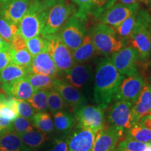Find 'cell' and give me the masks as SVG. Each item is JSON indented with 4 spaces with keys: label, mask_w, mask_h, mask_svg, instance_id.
<instances>
[{
    "label": "cell",
    "mask_w": 151,
    "mask_h": 151,
    "mask_svg": "<svg viewBox=\"0 0 151 151\" xmlns=\"http://www.w3.org/2000/svg\"><path fill=\"white\" fill-rule=\"evenodd\" d=\"M41 2L44 4L46 6H48V8L51 7L54 4H55L58 0H40Z\"/></svg>",
    "instance_id": "obj_44"
},
{
    "label": "cell",
    "mask_w": 151,
    "mask_h": 151,
    "mask_svg": "<svg viewBox=\"0 0 151 151\" xmlns=\"http://www.w3.org/2000/svg\"><path fill=\"white\" fill-rule=\"evenodd\" d=\"M132 113L136 123L143 116L151 115V89L145 81L139 97L132 106Z\"/></svg>",
    "instance_id": "obj_20"
},
{
    "label": "cell",
    "mask_w": 151,
    "mask_h": 151,
    "mask_svg": "<svg viewBox=\"0 0 151 151\" xmlns=\"http://www.w3.org/2000/svg\"><path fill=\"white\" fill-rule=\"evenodd\" d=\"M151 143H143L126 138L117 145L116 151H145Z\"/></svg>",
    "instance_id": "obj_36"
},
{
    "label": "cell",
    "mask_w": 151,
    "mask_h": 151,
    "mask_svg": "<svg viewBox=\"0 0 151 151\" xmlns=\"http://www.w3.org/2000/svg\"><path fill=\"white\" fill-rule=\"evenodd\" d=\"M149 36H150V42H151V22L150 24V27H149Z\"/></svg>",
    "instance_id": "obj_46"
},
{
    "label": "cell",
    "mask_w": 151,
    "mask_h": 151,
    "mask_svg": "<svg viewBox=\"0 0 151 151\" xmlns=\"http://www.w3.org/2000/svg\"><path fill=\"white\" fill-rule=\"evenodd\" d=\"M126 138L143 143H151V130L137 123L127 132Z\"/></svg>",
    "instance_id": "obj_30"
},
{
    "label": "cell",
    "mask_w": 151,
    "mask_h": 151,
    "mask_svg": "<svg viewBox=\"0 0 151 151\" xmlns=\"http://www.w3.org/2000/svg\"><path fill=\"white\" fill-rule=\"evenodd\" d=\"M35 129L33 127L31 121L27 118H24L23 117L18 116L13 121L12 127H11V131L12 132H15L17 134L20 135L24 132L30 131Z\"/></svg>",
    "instance_id": "obj_39"
},
{
    "label": "cell",
    "mask_w": 151,
    "mask_h": 151,
    "mask_svg": "<svg viewBox=\"0 0 151 151\" xmlns=\"http://www.w3.org/2000/svg\"><path fill=\"white\" fill-rule=\"evenodd\" d=\"M97 132L76 125L69 134L68 151H92Z\"/></svg>",
    "instance_id": "obj_12"
},
{
    "label": "cell",
    "mask_w": 151,
    "mask_h": 151,
    "mask_svg": "<svg viewBox=\"0 0 151 151\" xmlns=\"http://www.w3.org/2000/svg\"><path fill=\"white\" fill-rule=\"evenodd\" d=\"M137 13L132 14L124 20L121 24L116 27V31L122 40L124 41L129 40L131 37L134 27Z\"/></svg>",
    "instance_id": "obj_32"
},
{
    "label": "cell",
    "mask_w": 151,
    "mask_h": 151,
    "mask_svg": "<svg viewBox=\"0 0 151 151\" xmlns=\"http://www.w3.org/2000/svg\"><path fill=\"white\" fill-rule=\"evenodd\" d=\"M111 59L118 72L125 77L139 73L137 67L139 54L133 47L124 46L111 55Z\"/></svg>",
    "instance_id": "obj_10"
},
{
    "label": "cell",
    "mask_w": 151,
    "mask_h": 151,
    "mask_svg": "<svg viewBox=\"0 0 151 151\" xmlns=\"http://www.w3.org/2000/svg\"><path fill=\"white\" fill-rule=\"evenodd\" d=\"M32 59L33 57L27 48L18 50L12 49V63L28 69L31 65Z\"/></svg>",
    "instance_id": "obj_37"
},
{
    "label": "cell",
    "mask_w": 151,
    "mask_h": 151,
    "mask_svg": "<svg viewBox=\"0 0 151 151\" xmlns=\"http://www.w3.org/2000/svg\"><path fill=\"white\" fill-rule=\"evenodd\" d=\"M144 83V79L139 73L124 77L119 86L115 99L134 103L139 97Z\"/></svg>",
    "instance_id": "obj_13"
},
{
    "label": "cell",
    "mask_w": 151,
    "mask_h": 151,
    "mask_svg": "<svg viewBox=\"0 0 151 151\" xmlns=\"http://www.w3.org/2000/svg\"><path fill=\"white\" fill-rule=\"evenodd\" d=\"M143 1V0H120V3L124 4H133L139 3V1Z\"/></svg>",
    "instance_id": "obj_45"
},
{
    "label": "cell",
    "mask_w": 151,
    "mask_h": 151,
    "mask_svg": "<svg viewBox=\"0 0 151 151\" xmlns=\"http://www.w3.org/2000/svg\"><path fill=\"white\" fill-rule=\"evenodd\" d=\"M48 41L47 51L53 60L60 73H64L74 65L72 51L62 41L58 34L46 38Z\"/></svg>",
    "instance_id": "obj_7"
},
{
    "label": "cell",
    "mask_w": 151,
    "mask_h": 151,
    "mask_svg": "<svg viewBox=\"0 0 151 151\" xmlns=\"http://www.w3.org/2000/svg\"><path fill=\"white\" fill-rule=\"evenodd\" d=\"M143 127L151 130V115L143 116L137 122Z\"/></svg>",
    "instance_id": "obj_42"
},
{
    "label": "cell",
    "mask_w": 151,
    "mask_h": 151,
    "mask_svg": "<svg viewBox=\"0 0 151 151\" xmlns=\"http://www.w3.org/2000/svg\"><path fill=\"white\" fill-rule=\"evenodd\" d=\"M33 127L45 133H53L55 127L51 115L47 111H37L30 120Z\"/></svg>",
    "instance_id": "obj_26"
},
{
    "label": "cell",
    "mask_w": 151,
    "mask_h": 151,
    "mask_svg": "<svg viewBox=\"0 0 151 151\" xmlns=\"http://www.w3.org/2000/svg\"><path fill=\"white\" fill-rule=\"evenodd\" d=\"M55 130L58 134L69 133L74 129L77 122L73 113L62 110L52 115Z\"/></svg>",
    "instance_id": "obj_24"
},
{
    "label": "cell",
    "mask_w": 151,
    "mask_h": 151,
    "mask_svg": "<svg viewBox=\"0 0 151 151\" xmlns=\"http://www.w3.org/2000/svg\"><path fill=\"white\" fill-rule=\"evenodd\" d=\"M149 85H150V89H151V83H149Z\"/></svg>",
    "instance_id": "obj_49"
},
{
    "label": "cell",
    "mask_w": 151,
    "mask_h": 151,
    "mask_svg": "<svg viewBox=\"0 0 151 151\" xmlns=\"http://www.w3.org/2000/svg\"><path fill=\"white\" fill-rule=\"evenodd\" d=\"M67 106V105L60 94L54 88L48 90V108L52 115L60 111L65 110Z\"/></svg>",
    "instance_id": "obj_33"
},
{
    "label": "cell",
    "mask_w": 151,
    "mask_h": 151,
    "mask_svg": "<svg viewBox=\"0 0 151 151\" xmlns=\"http://www.w3.org/2000/svg\"><path fill=\"white\" fill-rule=\"evenodd\" d=\"M115 151H116V150H115Z\"/></svg>",
    "instance_id": "obj_50"
},
{
    "label": "cell",
    "mask_w": 151,
    "mask_h": 151,
    "mask_svg": "<svg viewBox=\"0 0 151 151\" xmlns=\"http://www.w3.org/2000/svg\"><path fill=\"white\" fill-rule=\"evenodd\" d=\"M98 54H99V52L94 46L89 33L85 35L81 44L72 51L75 63H85L90 61Z\"/></svg>",
    "instance_id": "obj_23"
},
{
    "label": "cell",
    "mask_w": 151,
    "mask_h": 151,
    "mask_svg": "<svg viewBox=\"0 0 151 151\" xmlns=\"http://www.w3.org/2000/svg\"><path fill=\"white\" fill-rule=\"evenodd\" d=\"M15 102L18 116L31 120L34 115L37 112L32 106L26 100L19 99L16 98H15Z\"/></svg>",
    "instance_id": "obj_38"
},
{
    "label": "cell",
    "mask_w": 151,
    "mask_h": 151,
    "mask_svg": "<svg viewBox=\"0 0 151 151\" xmlns=\"http://www.w3.org/2000/svg\"><path fill=\"white\" fill-rule=\"evenodd\" d=\"M124 77L117 70L111 58L100 60L94 77V102L104 109H106L115 99Z\"/></svg>",
    "instance_id": "obj_1"
},
{
    "label": "cell",
    "mask_w": 151,
    "mask_h": 151,
    "mask_svg": "<svg viewBox=\"0 0 151 151\" xmlns=\"http://www.w3.org/2000/svg\"><path fill=\"white\" fill-rule=\"evenodd\" d=\"M49 90H35L32 97L27 101L36 111H47L48 108V94Z\"/></svg>",
    "instance_id": "obj_29"
},
{
    "label": "cell",
    "mask_w": 151,
    "mask_h": 151,
    "mask_svg": "<svg viewBox=\"0 0 151 151\" xmlns=\"http://www.w3.org/2000/svg\"><path fill=\"white\" fill-rule=\"evenodd\" d=\"M19 136L22 142L32 151H39L44 149L50 140L49 134L45 133L35 128Z\"/></svg>",
    "instance_id": "obj_22"
},
{
    "label": "cell",
    "mask_w": 151,
    "mask_h": 151,
    "mask_svg": "<svg viewBox=\"0 0 151 151\" xmlns=\"http://www.w3.org/2000/svg\"><path fill=\"white\" fill-rule=\"evenodd\" d=\"M30 0H6L0 6V14L12 23L18 24L27 12Z\"/></svg>",
    "instance_id": "obj_17"
},
{
    "label": "cell",
    "mask_w": 151,
    "mask_h": 151,
    "mask_svg": "<svg viewBox=\"0 0 151 151\" xmlns=\"http://www.w3.org/2000/svg\"><path fill=\"white\" fill-rule=\"evenodd\" d=\"M0 88L9 97L26 101L32 97L35 91L26 77L11 82L4 83L0 85Z\"/></svg>",
    "instance_id": "obj_16"
},
{
    "label": "cell",
    "mask_w": 151,
    "mask_h": 151,
    "mask_svg": "<svg viewBox=\"0 0 151 151\" xmlns=\"http://www.w3.org/2000/svg\"><path fill=\"white\" fill-rule=\"evenodd\" d=\"M76 125L97 132L104 127V109L99 106L83 105L73 109Z\"/></svg>",
    "instance_id": "obj_8"
},
{
    "label": "cell",
    "mask_w": 151,
    "mask_h": 151,
    "mask_svg": "<svg viewBox=\"0 0 151 151\" xmlns=\"http://www.w3.org/2000/svg\"><path fill=\"white\" fill-rule=\"evenodd\" d=\"M48 9L40 0H30L27 12L18 24L19 34L25 40L41 35Z\"/></svg>",
    "instance_id": "obj_2"
},
{
    "label": "cell",
    "mask_w": 151,
    "mask_h": 151,
    "mask_svg": "<svg viewBox=\"0 0 151 151\" xmlns=\"http://www.w3.org/2000/svg\"><path fill=\"white\" fill-rule=\"evenodd\" d=\"M28 73L27 68L11 63L0 72V84L24 78Z\"/></svg>",
    "instance_id": "obj_27"
},
{
    "label": "cell",
    "mask_w": 151,
    "mask_h": 151,
    "mask_svg": "<svg viewBox=\"0 0 151 151\" xmlns=\"http://www.w3.org/2000/svg\"><path fill=\"white\" fill-rule=\"evenodd\" d=\"M90 35L99 54L108 56L118 52L125 45L116 29L110 25L99 23L92 27Z\"/></svg>",
    "instance_id": "obj_4"
},
{
    "label": "cell",
    "mask_w": 151,
    "mask_h": 151,
    "mask_svg": "<svg viewBox=\"0 0 151 151\" xmlns=\"http://www.w3.org/2000/svg\"><path fill=\"white\" fill-rule=\"evenodd\" d=\"M56 77L44 74L28 73L26 76L29 83L35 90H50L53 88Z\"/></svg>",
    "instance_id": "obj_28"
},
{
    "label": "cell",
    "mask_w": 151,
    "mask_h": 151,
    "mask_svg": "<svg viewBox=\"0 0 151 151\" xmlns=\"http://www.w3.org/2000/svg\"><path fill=\"white\" fill-rule=\"evenodd\" d=\"M10 43L11 48L14 50H18L27 48L26 47V40L20 34H18L13 39V40L11 41Z\"/></svg>",
    "instance_id": "obj_41"
},
{
    "label": "cell",
    "mask_w": 151,
    "mask_h": 151,
    "mask_svg": "<svg viewBox=\"0 0 151 151\" xmlns=\"http://www.w3.org/2000/svg\"><path fill=\"white\" fill-rule=\"evenodd\" d=\"M139 8V3L133 4H124L122 3H118L116 4H113L105 9L97 18H99L101 23L116 27L128 17L137 13Z\"/></svg>",
    "instance_id": "obj_11"
},
{
    "label": "cell",
    "mask_w": 151,
    "mask_h": 151,
    "mask_svg": "<svg viewBox=\"0 0 151 151\" xmlns=\"http://www.w3.org/2000/svg\"><path fill=\"white\" fill-rule=\"evenodd\" d=\"M124 133L114 126L100 130L96 134L92 151H115L119 139Z\"/></svg>",
    "instance_id": "obj_15"
},
{
    "label": "cell",
    "mask_w": 151,
    "mask_h": 151,
    "mask_svg": "<svg viewBox=\"0 0 151 151\" xmlns=\"http://www.w3.org/2000/svg\"><path fill=\"white\" fill-rule=\"evenodd\" d=\"M12 63V49H3L0 50V72L9 65Z\"/></svg>",
    "instance_id": "obj_40"
},
{
    "label": "cell",
    "mask_w": 151,
    "mask_h": 151,
    "mask_svg": "<svg viewBox=\"0 0 151 151\" xmlns=\"http://www.w3.org/2000/svg\"><path fill=\"white\" fill-rule=\"evenodd\" d=\"M151 16L146 9L138 11L133 32L128 40L132 47L136 49L141 61H147L151 55V42L149 27Z\"/></svg>",
    "instance_id": "obj_3"
},
{
    "label": "cell",
    "mask_w": 151,
    "mask_h": 151,
    "mask_svg": "<svg viewBox=\"0 0 151 151\" xmlns=\"http://www.w3.org/2000/svg\"><path fill=\"white\" fill-rule=\"evenodd\" d=\"M11 48V43L7 42L6 41L4 40L1 36L0 35V50L3 49H7Z\"/></svg>",
    "instance_id": "obj_43"
},
{
    "label": "cell",
    "mask_w": 151,
    "mask_h": 151,
    "mask_svg": "<svg viewBox=\"0 0 151 151\" xmlns=\"http://www.w3.org/2000/svg\"><path fill=\"white\" fill-rule=\"evenodd\" d=\"M6 0H0V6H1L2 4H4Z\"/></svg>",
    "instance_id": "obj_47"
},
{
    "label": "cell",
    "mask_w": 151,
    "mask_h": 151,
    "mask_svg": "<svg viewBox=\"0 0 151 151\" xmlns=\"http://www.w3.org/2000/svg\"><path fill=\"white\" fill-rule=\"evenodd\" d=\"M53 88L60 94L67 106L71 107L73 109L86 105L87 103L86 98L82 92L65 80L56 77Z\"/></svg>",
    "instance_id": "obj_14"
},
{
    "label": "cell",
    "mask_w": 151,
    "mask_h": 151,
    "mask_svg": "<svg viewBox=\"0 0 151 151\" xmlns=\"http://www.w3.org/2000/svg\"><path fill=\"white\" fill-rule=\"evenodd\" d=\"M69 133L59 134V135L50 140L45 151H68V139Z\"/></svg>",
    "instance_id": "obj_35"
},
{
    "label": "cell",
    "mask_w": 151,
    "mask_h": 151,
    "mask_svg": "<svg viewBox=\"0 0 151 151\" xmlns=\"http://www.w3.org/2000/svg\"><path fill=\"white\" fill-rule=\"evenodd\" d=\"M91 67L83 63H75L71 69L64 72V76L69 83L77 89H81L89 80Z\"/></svg>",
    "instance_id": "obj_19"
},
{
    "label": "cell",
    "mask_w": 151,
    "mask_h": 151,
    "mask_svg": "<svg viewBox=\"0 0 151 151\" xmlns=\"http://www.w3.org/2000/svg\"><path fill=\"white\" fill-rule=\"evenodd\" d=\"M74 10L75 9L67 0H58L48 10L46 22L41 35L46 39L58 34L69 17L75 13Z\"/></svg>",
    "instance_id": "obj_5"
},
{
    "label": "cell",
    "mask_w": 151,
    "mask_h": 151,
    "mask_svg": "<svg viewBox=\"0 0 151 151\" xmlns=\"http://www.w3.org/2000/svg\"><path fill=\"white\" fill-rule=\"evenodd\" d=\"M3 134H4V132H3L2 131H1V129H0V136H1V135H2Z\"/></svg>",
    "instance_id": "obj_48"
},
{
    "label": "cell",
    "mask_w": 151,
    "mask_h": 151,
    "mask_svg": "<svg viewBox=\"0 0 151 151\" xmlns=\"http://www.w3.org/2000/svg\"><path fill=\"white\" fill-rule=\"evenodd\" d=\"M86 18L73 13L59 32L58 35L71 51L80 46L86 33Z\"/></svg>",
    "instance_id": "obj_6"
},
{
    "label": "cell",
    "mask_w": 151,
    "mask_h": 151,
    "mask_svg": "<svg viewBox=\"0 0 151 151\" xmlns=\"http://www.w3.org/2000/svg\"><path fill=\"white\" fill-rule=\"evenodd\" d=\"M27 69L29 73L44 74L55 77L59 74V71L47 50L33 57L31 65Z\"/></svg>",
    "instance_id": "obj_18"
},
{
    "label": "cell",
    "mask_w": 151,
    "mask_h": 151,
    "mask_svg": "<svg viewBox=\"0 0 151 151\" xmlns=\"http://www.w3.org/2000/svg\"><path fill=\"white\" fill-rule=\"evenodd\" d=\"M0 151H32L26 146L20 136L12 132L0 136Z\"/></svg>",
    "instance_id": "obj_25"
},
{
    "label": "cell",
    "mask_w": 151,
    "mask_h": 151,
    "mask_svg": "<svg viewBox=\"0 0 151 151\" xmlns=\"http://www.w3.org/2000/svg\"><path fill=\"white\" fill-rule=\"evenodd\" d=\"M78 6L76 13L86 19L88 14H92L98 17L101 13L114 4L116 0H72Z\"/></svg>",
    "instance_id": "obj_21"
},
{
    "label": "cell",
    "mask_w": 151,
    "mask_h": 151,
    "mask_svg": "<svg viewBox=\"0 0 151 151\" xmlns=\"http://www.w3.org/2000/svg\"><path fill=\"white\" fill-rule=\"evenodd\" d=\"M133 103L124 100H117L109 109L108 120L111 126H114L123 132H127L136 123L133 113Z\"/></svg>",
    "instance_id": "obj_9"
},
{
    "label": "cell",
    "mask_w": 151,
    "mask_h": 151,
    "mask_svg": "<svg viewBox=\"0 0 151 151\" xmlns=\"http://www.w3.org/2000/svg\"><path fill=\"white\" fill-rule=\"evenodd\" d=\"M47 46L48 41L40 35L26 40V47L32 57L46 50Z\"/></svg>",
    "instance_id": "obj_34"
},
{
    "label": "cell",
    "mask_w": 151,
    "mask_h": 151,
    "mask_svg": "<svg viewBox=\"0 0 151 151\" xmlns=\"http://www.w3.org/2000/svg\"><path fill=\"white\" fill-rule=\"evenodd\" d=\"M19 34L18 24L12 23L0 14V35L7 42L11 43L13 39Z\"/></svg>",
    "instance_id": "obj_31"
}]
</instances>
